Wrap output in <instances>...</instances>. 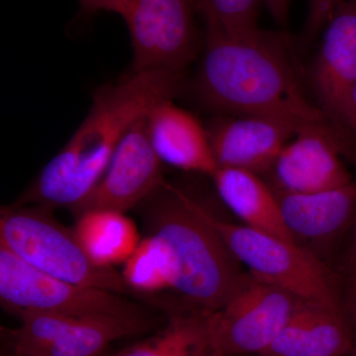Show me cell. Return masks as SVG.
Listing matches in <instances>:
<instances>
[{
	"label": "cell",
	"instance_id": "7c38bea8",
	"mask_svg": "<svg viewBox=\"0 0 356 356\" xmlns=\"http://www.w3.org/2000/svg\"><path fill=\"white\" fill-rule=\"evenodd\" d=\"M206 128L219 168L259 175L270 172L283 147L299 131L286 122L252 115L222 114Z\"/></svg>",
	"mask_w": 356,
	"mask_h": 356
},
{
	"label": "cell",
	"instance_id": "8fae6325",
	"mask_svg": "<svg viewBox=\"0 0 356 356\" xmlns=\"http://www.w3.org/2000/svg\"><path fill=\"white\" fill-rule=\"evenodd\" d=\"M339 138L327 124L300 129L276 159L273 189L290 193L329 191L353 181L341 158Z\"/></svg>",
	"mask_w": 356,
	"mask_h": 356
},
{
	"label": "cell",
	"instance_id": "52a82bcc",
	"mask_svg": "<svg viewBox=\"0 0 356 356\" xmlns=\"http://www.w3.org/2000/svg\"><path fill=\"white\" fill-rule=\"evenodd\" d=\"M0 303L17 316L38 311L76 317L146 316L125 295L58 280L26 264L0 245Z\"/></svg>",
	"mask_w": 356,
	"mask_h": 356
},
{
	"label": "cell",
	"instance_id": "ffe728a7",
	"mask_svg": "<svg viewBox=\"0 0 356 356\" xmlns=\"http://www.w3.org/2000/svg\"><path fill=\"white\" fill-rule=\"evenodd\" d=\"M122 276L134 294L152 295L172 289L175 266L165 243L149 234L124 262Z\"/></svg>",
	"mask_w": 356,
	"mask_h": 356
},
{
	"label": "cell",
	"instance_id": "5b68a950",
	"mask_svg": "<svg viewBox=\"0 0 356 356\" xmlns=\"http://www.w3.org/2000/svg\"><path fill=\"white\" fill-rule=\"evenodd\" d=\"M204 213L236 261L255 278L303 300L341 306L329 270L315 254L266 232L224 222L206 206Z\"/></svg>",
	"mask_w": 356,
	"mask_h": 356
},
{
	"label": "cell",
	"instance_id": "83f0119b",
	"mask_svg": "<svg viewBox=\"0 0 356 356\" xmlns=\"http://www.w3.org/2000/svg\"><path fill=\"white\" fill-rule=\"evenodd\" d=\"M353 356H356V350H355V351H353Z\"/></svg>",
	"mask_w": 356,
	"mask_h": 356
},
{
	"label": "cell",
	"instance_id": "2e32d148",
	"mask_svg": "<svg viewBox=\"0 0 356 356\" xmlns=\"http://www.w3.org/2000/svg\"><path fill=\"white\" fill-rule=\"evenodd\" d=\"M353 351L343 306L302 300L261 356H346Z\"/></svg>",
	"mask_w": 356,
	"mask_h": 356
},
{
	"label": "cell",
	"instance_id": "e0dca14e",
	"mask_svg": "<svg viewBox=\"0 0 356 356\" xmlns=\"http://www.w3.org/2000/svg\"><path fill=\"white\" fill-rule=\"evenodd\" d=\"M211 178L222 203L243 225L295 243L283 222L275 192L259 175L220 168Z\"/></svg>",
	"mask_w": 356,
	"mask_h": 356
},
{
	"label": "cell",
	"instance_id": "277c9868",
	"mask_svg": "<svg viewBox=\"0 0 356 356\" xmlns=\"http://www.w3.org/2000/svg\"><path fill=\"white\" fill-rule=\"evenodd\" d=\"M50 208L29 204L6 206L0 212V245L43 273L81 286L134 292L115 267L98 266L77 240L74 229L60 224Z\"/></svg>",
	"mask_w": 356,
	"mask_h": 356
},
{
	"label": "cell",
	"instance_id": "484cf974",
	"mask_svg": "<svg viewBox=\"0 0 356 356\" xmlns=\"http://www.w3.org/2000/svg\"><path fill=\"white\" fill-rule=\"evenodd\" d=\"M339 123L356 133V83L351 90Z\"/></svg>",
	"mask_w": 356,
	"mask_h": 356
},
{
	"label": "cell",
	"instance_id": "6da1fadb",
	"mask_svg": "<svg viewBox=\"0 0 356 356\" xmlns=\"http://www.w3.org/2000/svg\"><path fill=\"white\" fill-rule=\"evenodd\" d=\"M284 34L257 31L226 35L208 31L196 76L204 104L222 114L252 115L286 122L298 130L327 124L307 98Z\"/></svg>",
	"mask_w": 356,
	"mask_h": 356
},
{
	"label": "cell",
	"instance_id": "4fadbf2b",
	"mask_svg": "<svg viewBox=\"0 0 356 356\" xmlns=\"http://www.w3.org/2000/svg\"><path fill=\"white\" fill-rule=\"evenodd\" d=\"M311 81L318 106L339 123L356 83L355 2L341 0L330 15Z\"/></svg>",
	"mask_w": 356,
	"mask_h": 356
},
{
	"label": "cell",
	"instance_id": "603a6c76",
	"mask_svg": "<svg viewBox=\"0 0 356 356\" xmlns=\"http://www.w3.org/2000/svg\"><path fill=\"white\" fill-rule=\"evenodd\" d=\"M344 316L350 327L353 346L356 350V274L351 275L346 300L341 301Z\"/></svg>",
	"mask_w": 356,
	"mask_h": 356
},
{
	"label": "cell",
	"instance_id": "3957f363",
	"mask_svg": "<svg viewBox=\"0 0 356 356\" xmlns=\"http://www.w3.org/2000/svg\"><path fill=\"white\" fill-rule=\"evenodd\" d=\"M144 206L149 234L168 248L175 266L172 290L192 307L221 308L242 273L204 213L205 205L184 187L163 181Z\"/></svg>",
	"mask_w": 356,
	"mask_h": 356
},
{
	"label": "cell",
	"instance_id": "f1b7e54d",
	"mask_svg": "<svg viewBox=\"0 0 356 356\" xmlns=\"http://www.w3.org/2000/svg\"><path fill=\"white\" fill-rule=\"evenodd\" d=\"M351 1L355 2L356 3V0H351Z\"/></svg>",
	"mask_w": 356,
	"mask_h": 356
},
{
	"label": "cell",
	"instance_id": "9c48e42d",
	"mask_svg": "<svg viewBox=\"0 0 356 356\" xmlns=\"http://www.w3.org/2000/svg\"><path fill=\"white\" fill-rule=\"evenodd\" d=\"M194 0H129L122 17L130 32L133 72H184L196 55Z\"/></svg>",
	"mask_w": 356,
	"mask_h": 356
},
{
	"label": "cell",
	"instance_id": "8992f818",
	"mask_svg": "<svg viewBox=\"0 0 356 356\" xmlns=\"http://www.w3.org/2000/svg\"><path fill=\"white\" fill-rule=\"evenodd\" d=\"M302 300L252 274H242L221 308L208 315L213 353L216 356H261Z\"/></svg>",
	"mask_w": 356,
	"mask_h": 356
},
{
	"label": "cell",
	"instance_id": "9a60e30c",
	"mask_svg": "<svg viewBox=\"0 0 356 356\" xmlns=\"http://www.w3.org/2000/svg\"><path fill=\"white\" fill-rule=\"evenodd\" d=\"M147 128L163 163L187 172L212 175L217 172L207 128L194 115L165 100L147 115Z\"/></svg>",
	"mask_w": 356,
	"mask_h": 356
},
{
	"label": "cell",
	"instance_id": "ba28073f",
	"mask_svg": "<svg viewBox=\"0 0 356 356\" xmlns=\"http://www.w3.org/2000/svg\"><path fill=\"white\" fill-rule=\"evenodd\" d=\"M19 327L6 330V356H106L110 346L152 327L147 316L76 317L51 312L18 314Z\"/></svg>",
	"mask_w": 356,
	"mask_h": 356
},
{
	"label": "cell",
	"instance_id": "44dd1931",
	"mask_svg": "<svg viewBox=\"0 0 356 356\" xmlns=\"http://www.w3.org/2000/svg\"><path fill=\"white\" fill-rule=\"evenodd\" d=\"M264 0H194L208 31L226 35L248 34L261 29L259 9Z\"/></svg>",
	"mask_w": 356,
	"mask_h": 356
},
{
	"label": "cell",
	"instance_id": "d4e9b609",
	"mask_svg": "<svg viewBox=\"0 0 356 356\" xmlns=\"http://www.w3.org/2000/svg\"><path fill=\"white\" fill-rule=\"evenodd\" d=\"M264 2L274 20L281 26L286 25L289 15L290 0H264Z\"/></svg>",
	"mask_w": 356,
	"mask_h": 356
},
{
	"label": "cell",
	"instance_id": "7402d4cb",
	"mask_svg": "<svg viewBox=\"0 0 356 356\" xmlns=\"http://www.w3.org/2000/svg\"><path fill=\"white\" fill-rule=\"evenodd\" d=\"M339 1L341 0H309L305 29L307 39L314 38L321 30L324 29L330 15Z\"/></svg>",
	"mask_w": 356,
	"mask_h": 356
},
{
	"label": "cell",
	"instance_id": "cb8c5ba5",
	"mask_svg": "<svg viewBox=\"0 0 356 356\" xmlns=\"http://www.w3.org/2000/svg\"><path fill=\"white\" fill-rule=\"evenodd\" d=\"M81 6L88 13L110 11L122 16L129 3V0H81Z\"/></svg>",
	"mask_w": 356,
	"mask_h": 356
},
{
	"label": "cell",
	"instance_id": "30bf717a",
	"mask_svg": "<svg viewBox=\"0 0 356 356\" xmlns=\"http://www.w3.org/2000/svg\"><path fill=\"white\" fill-rule=\"evenodd\" d=\"M163 181V161L149 140L146 116L126 133L102 177L72 213L76 217L91 210L126 213L140 206Z\"/></svg>",
	"mask_w": 356,
	"mask_h": 356
},
{
	"label": "cell",
	"instance_id": "5bb4252c",
	"mask_svg": "<svg viewBox=\"0 0 356 356\" xmlns=\"http://www.w3.org/2000/svg\"><path fill=\"white\" fill-rule=\"evenodd\" d=\"M283 222L294 242H330L356 221V181L329 191L290 193L275 191Z\"/></svg>",
	"mask_w": 356,
	"mask_h": 356
},
{
	"label": "cell",
	"instance_id": "d6986e66",
	"mask_svg": "<svg viewBox=\"0 0 356 356\" xmlns=\"http://www.w3.org/2000/svg\"><path fill=\"white\" fill-rule=\"evenodd\" d=\"M208 315L195 311L172 314L158 334L113 356H216L210 346Z\"/></svg>",
	"mask_w": 356,
	"mask_h": 356
},
{
	"label": "cell",
	"instance_id": "ac0fdd59",
	"mask_svg": "<svg viewBox=\"0 0 356 356\" xmlns=\"http://www.w3.org/2000/svg\"><path fill=\"white\" fill-rule=\"evenodd\" d=\"M72 229L88 257L102 266L123 264L142 240L135 222L118 211L84 212Z\"/></svg>",
	"mask_w": 356,
	"mask_h": 356
},
{
	"label": "cell",
	"instance_id": "7a4b0ae2",
	"mask_svg": "<svg viewBox=\"0 0 356 356\" xmlns=\"http://www.w3.org/2000/svg\"><path fill=\"white\" fill-rule=\"evenodd\" d=\"M184 72H134L95 91L88 115L17 204L72 211L90 193L131 127L179 93Z\"/></svg>",
	"mask_w": 356,
	"mask_h": 356
},
{
	"label": "cell",
	"instance_id": "4316f807",
	"mask_svg": "<svg viewBox=\"0 0 356 356\" xmlns=\"http://www.w3.org/2000/svg\"><path fill=\"white\" fill-rule=\"evenodd\" d=\"M346 264H348L350 275H355L356 274V221L353 238H351L350 248H348V255H346Z\"/></svg>",
	"mask_w": 356,
	"mask_h": 356
}]
</instances>
